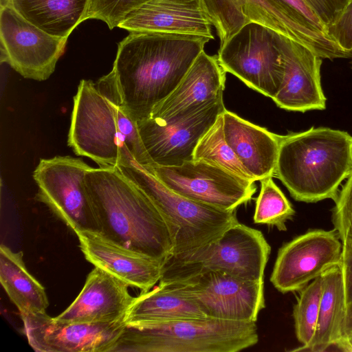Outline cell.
I'll list each match as a JSON object with an SVG mask.
<instances>
[{
    "label": "cell",
    "instance_id": "6da1fadb",
    "mask_svg": "<svg viewBox=\"0 0 352 352\" xmlns=\"http://www.w3.org/2000/svg\"><path fill=\"white\" fill-rule=\"evenodd\" d=\"M210 40L131 32L118 43L112 70L98 79L96 86L137 122L146 119L175 90Z\"/></svg>",
    "mask_w": 352,
    "mask_h": 352
},
{
    "label": "cell",
    "instance_id": "7a4b0ae2",
    "mask_svg": "<svg viewBox=\"0 0 352 352\" xmlns=\"http://www.w3.org/2000/svg\"><path fill=\"white\" fill-rule=\"evenodd\" d=\"M85 186L98 232L163 263L171 255L173 242L164 218L147 195L118 166L91 167Z\"/></svg>",
    "mask_w": 352,
    "mask_h": 352
},
{
    "label": "cell",
    "instance_id": "3957f363",
    "mask_svg": "<svg viewBox=\"0 0 352 352\" xmlns=\"http://www.w3.org/2000/svg\"><path fill=\"white\" fill-rule=\"evenodd\" d=\"M352 173V135L328 127H311L282 135L275 175L296 201H335Z\"/></svg>",
    "mask_w": 352,
    "mask_h": 352
},
{
    "label": "cell",
    "instance_id": "277c9868",
    "mask_svg": "<svg viewBox=\"0 0 352 352\" xmlns=\"http://www.w3.org/2000/svg\"><path fill=\"white\" fill-rule=\"evenodd\" d=\"M68 145L76 155L91 159L100 167L118 166L128 152L146 170L155 164L137 121L91 80H81L74 97Z\"/></svg>",
    "mask_w": 352,
    "mask_h": 352
},
{
    "label": "cell",
    "instance_id": "5b68a950",
    "mask_svg": "<svg viewBox=\"0 0 352 352\" xmlns=\"http://www.w3.org/2000/svg\"><path fill=\"white\" fill-rule=\"evenodd\" d=\"M258 341L256 322L207 317L126 326L112 352H237Z\"/></svg>",
    "mask_w": 352,
    "mask_h": 352
},
{
    "label": "cell",
    "instance_id": "8992f818",
    "mask_svg": "<svg viewBox=\"0 0 352 352\" xmlns=\"http://www.w3.org/2000/svg\"><path fill=\"white\" fill-rule=\"evenodd\" d=\"M117 166L147 195L164 218L173 242L170 256L187 253L213 242L239 223L236 210H223L173 192L131 155L124 157Z\"/></svg>",
    "mask_w": 352,
    "mask_h": 352
},
{
    "label": "cell",
    "instance_id": "52a82bcc",
    "mask_svg": "<svg viewBox=\"0 0 352 352\" xmlns=\"http://www.w3.org/2000/svg\"><path fill=\"white\" fill-rule=\"evenodd\" d=\"M220 45L243 27L256 23L302 44L321 58H348L327 34L280 0H201Z\"/></svg>",
    "mask_w": 352,
    "mask_h": 352
},
{
    "label": "cell",
    "instance_id": "ba28073f",
    "mask_svg": "<svg viewBox=\"0 0 352 352\" xmlns=\"http://www.w3.org/2000/svg\"><path fill=\"white\" fill-rule=\"evenodd\" d=\"M270 251L261 231L239 222L213 242L187 253L170 256L163 264L162 274L209 270L263 281Z\"/></svg>",
    "mask_w": 352,
    "mask_h": 352
},
{
    "label": "cell",
    "instance_id": "9c48e42d",
    "mask_svg": "<svg viewBox=\"0 0 352 352\" xmlns=\"http://www.w3.org/2000/svg\"><path fill=\"white\" fill-rule=\"evenodd\" d=\"M159 285L192 300L208 318L256 322L265 307L263 281L217 271L162 274Z\"/></svg>",
    "mask_w": 352,
    "mask_h": 352
},
{
    "label": "cell",
    "instance_id": "30bf717a",
    "mask_svg": "<svg viewBox=\"0 0 352 352\" xmlns=\"http://www.w3.org/2000/svg\"><path fill=\"white\" fill-rule=\"evenodd\" d=\"M218 60L227 73L250 88L272 99L278 93L285 74L278 34L256 23L243 27L220 45Z\"/></svg>",
    "mask_w": 352,
    "mask_h": 352
},
{
    "label": "cell",
    "instance_id": "8fae6325",
    "mask_svg": "<svg viewBox=\"0 0 352 352\" xmlns=\"http://www.w3.org/2000/svg\"><path fill=\"white\" fill-rule=\"evenodd\" d=\"M91 168L84 161L70 156L41 159L33 172L38 200L75 233L98 231L85 176Z\"/></svg>",
    "mask_w": 352,
    "mask_h": 352
},
{
    "label": "cell",
    "instance_id": "7c38bea8",
    "mask_svg": "<svg viewBox=\"0 0 352 352\" xmlns=\"http://www.w3.org/2000/svg\"><path fill=\"white\" fill-rule=\"evenodd\" d=\"M148 172L173 192L223 210H236L256 190L255 182L203 160L174 166L154 164Z\"/></svg>",
    "mask_w": 352,
    "mask_h": 352
},
{
    "label": "cell",
    "instance_id": "4fadbf2b",
    "mask_svg": "<svg viewBox=\"0 0 352 352\" xmlns=\"http://www.w3.org/2000/svg\"><path fill=\"white\" fill-rule=\"evenodd\" d=\"M1 62L25 78L47 80L65 51L67 38L52 36L1 0Z\"/></svg>",
    "mask_w": 352,
    "mask_h": 352
},
{
    "label": "cell",
    "instance_id": "5bb4252c",
    "mask_svg": "<svg viewBox=\"0 0 352 352\" xmlns=\"http://www.w3.org/2000/svg\"><path fill=\"white\" fill-rule=\"evenodd\" d=\"M225 110L222 96L189 114L168 118L148 117L137 124L145 149L155 164L179 166L193 160L199 140Z\"/></svg>",
    "mask_w": 352,
    "mask_h": 352
},
{
    "label": "cell",
    "instance_id": "9a60e30c",
    "mask_svg": "<svg viewBox=\"0 0 352 352\" xmlns=\"http://www.w3.org/2000/svg\"><path fill=\"white\" fill-rule=\"evenodd\" d=\"M342 242L333 229L310 230L278 250L270 281L280 292L300 291L339 265Z\"/></svg>",
    "mask_w": 352,
    "mask_h": 352
},
{
    "label": "cell",
    "instance_id": "2e32d148",
    "mask_svg": "<svg viewBox=\"0 0 352 352\" xmlns=\"http://www.w3.org/2000/svg\"><path fill=\"white\" fill-rule=\"evenodd\" d=\"M29 344L39 352H112L126 327L124 318L107 322H64L46 312L21 314Z\"/></svg>",
    "mask_w": 352,
    "mask_h": 352
},
{
    "label": "cell",
    "instance_id": "e0dca14e",
    "mask_svg": "<svg viewBox=\"0 0 352 352\" xmlns=\"http://www.w3.org/2000/svg\"><path fill=\"white\" fill-rule=\"evenodd\" d=\"M278 41L285 74L281 86L272 98L274 102L287 111L324 109L327 99L321 85L322 58L307 47L280 34Z\"/></svg>",
    "mask_w": 352,
    "mask_h": 352
},
{
    "label": "cell",
    "instance_id": "ac0fdd59",
    "mask_svg": "<svg viewBox=\"0 0 352 352\" xmlns=\"http://www.w3.org/2000/svg\"><path fill=\"white\" fill-rule=\"evenodd\" d=\"M76 234L87 261L129 287L147 292L160 281L163 263L115 243L98 232Z\"/></svg>",
    "mask_w": 352,
    "mask_h": 352
},
{
    "label": "cell",
    "instance_id": "d6986e66",
    "mask_svg": "<svg viewBox=\"0 0 352 352\" xmlns=\"http://www.w3.org/2000/svg\"><path fill=\"white\" fill-rule=\"evenodd\" d=\"M212 24L201 0H148L130 12L118 28L201 36L214 39Z\"/></svg>",
    "mask_w": 352,
    "mask_h": 352
},
{
    "label": "cell",
    "instance_id": "ffe728a7",
    "mask_svg": "<svg viewBox=\"0 0 352 352\" xmlns=\"http://www.w3.org/2000/svg\"><path fill=\"white\" fill-rule=\"evenodd\" d=\"M129 285L95 267L72 304L54 318L64 322H107L125 318L135 297Z\"/></svg>",
    "mask_w": 352,
    "mask_h": 352
},
{
    "label": "cell",
    "instance_id": "44dd1931",
    "mask_svg": "<svg viewBox=\"0 0 352 352\" xmlns=\"http://www.w3.org/2000/svg\"><path fill=\"white\" fill-rule=\"evenodd\" d=\"M226 74L217 55L202 51L175 90L154 107L149 117L168 118L200 110L223 96Z\"/></svg>",
    "mask_w": 352,
    "mask_h": 352
},
{
    "label": "cell",
    "instance_id": "7402d4cb",
    "mask_svg": "<svg viewBox=\"0 0 352 352\" xmlns=\"http://www.w3.org/2000/svg\"><path fill=\"white\" fill-rule=\"evenodd\" d=\"M222 117L226 142L254 180L273 177L282 135L272 133L226 109Z\"/></svg>",
    "mask_w": 352,
    "mask_h": 352
},
{
    "label": "cell",
    "instance_id": "603a6c76",
    "mask_svg": "<svg viewBox=\"0 0 352 352\" xmlns=\"http://www.w3.org/2000/svg\"><path fill=\"white\" fill-rule=\"evenodd\" d=\"M207 316L190 300L168 287L158 285L135 297L126 316V326L135 327Z\"/></svg>",
    "mask_w": 352,
    "mask_h": 352
},
{
    "label": "cell",
    "instance_id": "cb8c5ba5",
    "mask_svg": "<svg viewBox=\"0 0 352 352\" xmlns=\"http://www.w3.org/2000/svg\"><path fill=\"white\" fill-rule=\"evenodd\" d=\"M47 33L67 38L87 20L90 0H2Z\"/></svg>",
    "mask_w": 352,
    "mask_h": 352
},
{
    "label": "cell",
    "instance_id": "d4e9b609",
    "mask_svg": "<svg viewBox=\"0 0 352 352\" xmlns=\"http://www.w3.org/2000/svg\"><path fill=\"white\" fill-rule=\"evenodd\" d=\"M0 282L20 315L44 313L49 306L45 288L27 270L21 252L0 247Z\"/></svg>",
    "mask_w": 352,
    "mask_h": 352
},
{
    "label": "cell",
    "instance_id": "484cf974",
    "mask_svg": "<svg viewBox=\"0 0 352 352\" xmlns=\"http://www.w3.org/2000/svg\"><path fill=\"white\" fill-rule=\"evenodd\" d=\"M317 327L310 351H325L335 347L343 337L346 309L342 272L339 265L322 275Z\"/></svg>",
    "mask_w": 352,
    "mask_h": 352
},
{
    "label": "cell",
    "instance_id": "4316f807",
    "mask_svg": "<svg viewBox=\"0 0 352 352\" xmlns=\"http://www.w3.org/2000/svg\"><path fill=\"white\" fill-rule=\"evenodd\" d=\"M222 113L199 140L194 151L193 160L214 164L241 178L256 182L225 139Z\"/></svg>",
    "mask_w": 352,
    "mask_h": 352
},
{
    "label": "cell",
    "instance_id": "83f0119b",
    "mask_svg": "<svg viewBox=\"0 0 352 352\" xmlns=\"http://www.w3.org/2000/svg\"><path fill=\"white\" fill-rule=\"evenodd\" d=\"M322 291V276L299 291L293 309L296 336L302 344L298 350L310 351L317 327Z\"/></svg>",
    "mask_w": 352,
    "mask_h": 352
},
{
    "label": "cell",
    "instance_id": "f1b7e54d",
    "mask_svg": "<svg viewBox=\"0 0 352 352\" xmlns=\"http://www.w3.org/2000/svg\"><path fill=\"white\" fill-rule=\"evenodd\" d=\"M295 210L272 177L261 180V190L256 201L253 217L254 223L275 226L286 231V223L292 220Z\"/></svg>",
    "mask_w": 352,
    "mask_h": 352
},
{
    "label": "cell",
    "instance_id": "f546056e",
    "mask_svg": "<svg viewBox=\"0 0 352 352\" xmlns=\"http://www.w3.org/2000/svg\"><path fill=\"white\" fill-rule=\"evenodd\" d=\"M148 0H90L87 19L104 21L110 30L119 24L132 11Z\"/></svg>",
    "mask_w": 352,
    "mask_h": 352
},
{
    "label": "cell",
    "instance_id": "4dcf8cb0",
    "mask_svg": "<svg viewBox=\"0 0 352 352\" xmlns=\"http://www.w3.org/2000/svg\"><path fill=\"white\" fill-rule=\"evenodd\" d=\"M332 210V223L340 240L352 239V173L338 192Z\"/></svg>",
    "mask_w": 352,
    "mask_h": 352
},
{
    "label": "cell",
    "instance_id": "1f68e13d",
    "mask_svg": "<svg viewBox=\"0 0 352 352\" xmlns=\"http://www.w3.org/2000/svg\"><path fill=\"white\" fill-rule=\"evenodd\" d=\"M326 33L343 51L352 54V0Z\"/></svg>",
    "mask_w": 352,
    "mask_h": 352
},
{
    "label": "cell",
    "instance_id": "d6a6232c",
    "mask_svg": "<svg viewBox=\"0 0 352 352\" xmlns=\"http://www.w3.org/2000/svg\"><path fill=\"white\" fill-rule=\"evenodd\" d=\"M327 29L334 23L351 0H303Z\"/></svg>",
    "mask_w": 352,
    "mask_h": 352
},
{
    "label": "cell",
    "instance_id": "836d02e7",
    "mask_svg": "<svg viewBox=\"0 0 352 352\" xmlns=\"http://www.w3.org/2000/svg\"><path fill=\"white\" fill-rule=\"evenodd\" d=\"M339 266L342 275L346 309L348 311L352 309V239L342 241Z\"/></svg>",
    "mask_w": 352,
    "mask_h": 352
},
{
    "label": "cell",
    "instance_id": "e575fe53",
    "mask_svg": "<svg viewBox=\"0 0 352 352\" xmlns=\"http://www.w3.org/2000/svg\"><path fill=\"white\" fill-rule=\"evenodd\" d=\"M287 6L300 14L314 27L326 33V29L319 19L316 16L303 0H280Z\"/></svg>",
    "mask_w": 352,
    "mask_h": 352
},
{
    "label": "cell",
    "instance_id": "d590c367",
    "mask_svg": "<svg viewBox=\"0 0 352 352\" xmlns=\"http://www.w3.org/2000/svg\"><path fill=\"white\" fill-rule=\"evenodd\" d=\"M336 348L340 351L352 352V334L343 336Z\"/></svg>",
    "mask_w": 352,
    "mask_h": 352
},
{
    "label": "cell",
    "instance_id": "8d00e7d4",
    "mask_svg": "<svg viewBox=\"0 0 352 352\" xmlns=\"http://www.w3.org/2000/svg\"><path fill=\"white\" fill-rule=\"evenodd\" d=\"M352 334V309L346 311L343 326V336Z\"/></svg>",
    "mask_w": 352,
    "mask_h": 352
}]
</instances>
